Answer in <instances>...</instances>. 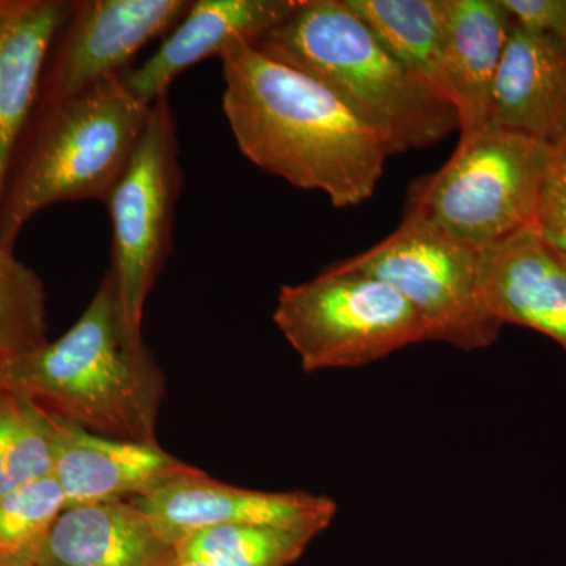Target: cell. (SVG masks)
<instances>
[{"mask_svg":"<svg viewBox=\"0 0 566 566\" xmlns=\"http://www.w3.org/2000/svg\"><path fill=\"white\" fill-rule=\"evenodd\" d=\"M222 109L253 166L292 186L319 191L335 208L370 199L390 158L387 142L337 96L249 41L219 55Z\"/></svg>","mask_w":566,"mask_h":566,"instance_id":"6da1fadb","label":"cell"},{"mask_svg":"<svg viewBox=\"0 0 566 566\" xmlns=\"http://www.w3.org/2000/svg\"><path fill=\"white\" fill-rule=\"evenodd\" d=\"M0 389L29 395L91 433L158 444L166 376L126 324L109 271L62 337L0 360Z\"/></svg>","mask_w":566,"mask_h":566,"instance_id":"7a4b0ae2","label":"cell"},{"mask_svg":"<svg viewBox=\"0 0 566 566\" xmlns=\"http://www.w3.org/2000/svg\"><path fill=\"white\" fill-rule=\"evenodd\" d=\"M253 46L319 82L394 156L460 132L453 104L398 62L346 0H303Z\"/></svg>","mask_w":566,"mask_h":566,"instance_id":"3957f363","label":"cell"},{"mask_svg":"<svg viewBox=\"0 0 566 566\" xmlns=\"http://www.w3.org/2000/svg\"><path fill=\"white\" fill-rule=\"evenodd\" d=\"M123 74L39 106L22 134L0 202V248L13 249L25 223L55 203H106L150 117Z\"/></svg>","mask_w":566,"mask_h":566,"instance_id":"277c9868","label":"cell"},{"mask_svg":"<svg viewBox=\"0 0 566 566\" xmlns=\"http://www.w3.org/2000/svg\"><path fill=\"white\" fill-rule=\"evenodd\" d=\"M553 153L545 142L488 126L460 139L438 172L415 181L405 212L485 249L536 227Z\"/></svg>","mask_w":566,"mask_h":566,"instance_id":"5b68a950","label":"cell"},{"mask_svg":"<svg viewBox=\"0 0 566 566\" xmlns=\"http://www.w3.org/2000/svg\"><path fill=\"white\" fill-rule=\"evenodd\" d=\"M274 323L307 374L363 367L430 340L422 316L392 285L338 263L283 286Z\"/></svg>","mask_w":566,"mask_h":566,"instance_id":"8992f818","label":"cell"},{"mask_svg":"<svg viewBox=\"0 0 566 566\" xmlns=\"http://www.w3.org/2000/svg\"><path fill=\"white\" fill-rule=\"evenodd\" d=\"M182 172L177 122L169 96L150 117L125 172L106 200L112 223V266L123 316L142 335L145 304L172 252L175 208Z\"/></svg>","mask_w":566,"mask_h":566,"instance_id":"52a82bcc","label":"cell"},{"mask_svg":"<svg viewBox=\"0 0 566 566\" xmlns=\"http://www.w3.org/2000/svg\"><path fill=\"white\" fill-rule=\"evenodd\" d=\"M479 249L405 212L386 240L338 264L392 285L422 316L430 340L475 352L490 348L502 329L479 303Z\"/></svg>","mask_w":566,"mask_h":566,"instance_id":"ba28073f","label":"cell"},{"mask_svg":"<svg viewBox=\"0 0 566 566\" xmlns=\"http://www.w3.org/2000/svg\"><path fill=\"white\" fill-rule=\"evenodd\" d=\"M189 0H77L52 44L39 106L73 98L128 71L134 55L172 31Z\"/></svg>","mask_w":566,"mask_h":566,"instance_id":"9c48e42d","label":"cell"},{"mask_svg":"<svg viewBox=\"0 0 566 566\" xmlns=\"http://www.w3.org/2000/svg\"><path fill=\"white\" fill-rule=\"evenodd\" d=\"M132 502L177 549L197 532L221 526L311 528L322 534L337 513V504L324 495L245 490L218 482L200 469Z\"/></svg>","mask_w":566,"mask_h":566,"instance_id":"30bf717a","label":"cell"},{"mask_svg":"<svg viewBox=\"0 0 566 566\" xmlns=\"http://www.w3.org/2000/svg\"><path fill=\"white\" fill-rule=\"evenodd\" d=\"M479 303L491 318L553 338L566 354V255L538 227L480 249Z\"/></svg>","mask_w":566,"mask_h":566,"instance_id":"8fae6325","label":"cell"},{"mask_svg":"<svg viewBox=\"0 0 566 566\" xmlns=\"http://www.w3.org/2000/svg\"><path fill=\"white\" fill-rule=\"evenodd\" d=\"M54 419L52 476L61 486L65 509L134 501L197 471L159 444L107 438L62 417Z\"/></svg>","mask_w":566,"mask_h":566,"instance_id":"7c38bea8","label":"cell"},{"mask_svg":"<svg viewBox=\"0 0 566 566\" xmlns=\"http://www.w3.org/2000/svg\"><path fill=\"white\" fill-rule=\"evenodd\" d=\"M303 0H196L161 46L139 69L123 73L133 95L151 106L186 70L221 55L237 41L255 43L285 21Z\"/></svg>","mask_w":566,"mask_h":566,"instance_id":"4fadbf2b","label":"cell"},{"mask_svg":"<svg viewBox=\"0 0 566 566\" xmlns=\"http://www.w3.org/2000/svg\"><path fill=\"white\" fill-rule=\"evenodd\" d=\"M490 126L556 147L566 136V50L513 21L499 65Z\"/></svg>","mask_w":566,"mask_h":566,"instance_id":"5bb4252c","label":"cell"},{"mask_svg":"<svg viewBox=\"0 0 566 566\" xmlns=\"http://www.w3.org/2000/svg\"><path fill=\"white\" fill-rule=\"evenodd\" d=\"M65 0H0V202L14 151L39 103Z\"/></svg>","mask_w":566,"mask_h":566,"instance_id":"9a60e30c","label":"cell"},{"mask_svg":"<svg viewBox=\"0 0 566 566\" xmlns=\"http://www.w3.org/2000/svg\"><path fill=\"white\" fill-rule=\"evenodd\" d=\"M180 554L132 501L70 506L41 545L36 566H175Z\"/></svg>","mask_w":566,"mask_h":566,"instance_id":"2e32d148","label":"cell"},{"mask_svg":"<svg viewBox=\"0 0 566 566\" xmlns=\"http://www.w3.org/2000/svg\"><path fill=\"white\" fill-rule=\"evenodd\" d=\"M512 24L501 0H447L444 76L460 139L490 126L495 76Z\"/></svg>","mask_w":566,"mask_h":566,"instance_id":"e0dca14e","label":"cell"},{"mask_svg":"<svg viewBox=\"0 0 566 566\" xmlns=\"http://www.w3.org/2000/svg\"><path fill=\"white\" fill-rule=\"evenodd\" d=\"M346 2L398 62L450 102L444 76L447 0Z\"/></svg>","mask_w":566,"mask_h":566,"instance_id":"ac0fdd59","label":"cell"},{"mask_svg":"<svg viewBox=\"0 0 566 566\" xmlns=\"http://www.w3.org/2000/svg\"><path fill=\"white\" fill-rule=\"evenodd\" d=\"M54 416L29 395L0 389V497L54 471Z\"/></svg>","mask_w":566,"mask_h":566,"instance_id":"d6986e66","label":"cell"},{"mask_svg":"<svg viewBox=\"0 0 566 566\" xmlns=\"http://www.w3.org/2000/svg\"><path fill=\"white\" fill-rule=\"evenodd\" d=\"M318 535L311 528L211 527L186 538L178 554L211 566H289Z\"/></svg>","mask_w":566,"mask_h":566,"instance_id":"ffe728a7","label":"cell"},{"mask_svg":"<svg viewBox=\"0 0 566 566\" xmlns=\"http://www.w3.org/2000/svg\"><path fill=\"white\" fill-rule=\"evenodd\" d=\"M46 292L40 275L0 248V360L48 344Z\"/></svg>","mask_w":566,"mask_h":566,"instance_id":"44dd1931","label":"cell"},{"mask_svg":"<svg viewBox=\"0 0 566 566\" xmlns=\"http://www.w3.org/2000/svg\"><path fill=\"white\" fill-rule=\"evenodd\" d=\"M63 510L65 497L54 476L0 497V558L35 560Z\"/></svg>","mask_w":566,"mask_h":566,"instance_id":"7402d4cb","label":"cell"},{"mask_svg":"<svg viewBox=\"0 0 566 566\" xmlns=\"http://www.w3.org/2000/svg\"><path fill=\"white\" fill-rule=\"evenodd\" d=\"M536 227L549 243L566 252V136L554 147Z\"/></svg>","mask_w":566,"mask_h":566,"instance_id":"603a6c76","label":"cell"},{"mask_svg":"<svg viewBox=\"0 0 566 566\" xmlns=\"http://www.w3.org/2000/svg\"><path fill=\"white\" fill-rule=\"evenodd\" d=\"M517 24L545 33L566 50V0H501Z\"/></svg>","mask_w":566,"mask_h":566,"instance_id":"cb8c5ba5","label":"cell"},{"mask_svg":"<svg viewBox=\"0 0 566 566\" xmlns=\"http://www.w3.org/2000/svg\"><path fill=\"white\" fill-rule=\"evenodd\" d=\"M0 566H36L31 560H25V558H17V557H6L0 558Z\"/></svg>","mask_w":566,"mask_h":566,"instance_id":"d4e9b609","label":"cell"},{"mask_svg":"<svg viewBox=\"0 0 566 566\" xmlns=\"http://www.w3.org/2000/svg\"><path fill=\"white\" fill-rule=\"evenodd\" d=\"M175 566H211L203 564V562L189 560V558H178L177 565Z\"/></svg>","mask_w":566,"mask_h":566,"instance_id":"484cf974","label":"cell"},{"mask_svg":"<svg viewBox=\"0 0 566 566\" xmlns=\"http://www.w3.org/2000/svg\"><path fill=\"white\" fill-rule=\"evenodd\" d=\"M562 252H564V251H562ZM565 255H566V252H565Z\"/></svg>","mask_w":566,"mask_h":566,"instance_id":"4316f807","label":"cell"}]
</instances>
